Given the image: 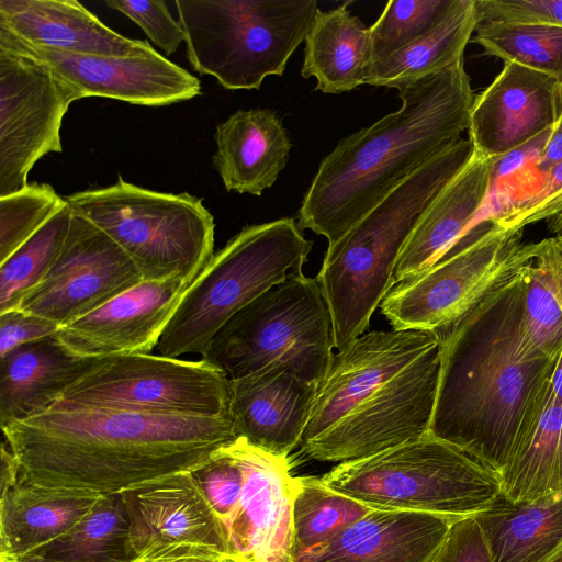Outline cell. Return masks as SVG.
Here are the masks:
<instances>
[{
	"instance_id": "2e32d148",
	"label": "cell",
	"mask_w": 562,
	"mask_h": 562,
	"mask_svg": "<svg viewBox=\"0 0 562 562\" xmlns=\"http://www.w3.org/2000/svg\"><path fill=\"white\" fill-rule=\"evenodd\" d=\"M240 441L244 482L223 522L228 558L240 562H293V479L288 458Z\"/></svg>"
},
{
	"instance_id": "603a6c76",
	"label": "cell",
	"mask_w": 562,
	"mask_h": 562,
	"mask_svg": "<svg viewBox=\"0 0 562 562\" xmlns=\"http://www.w3.org/2000/svg\"><path fill=\"white\" fill-rule=\"evenodd\" d=\"M0 31L77 55L131 56L154 49L147 41L111 30L76 0H0Z\"/></svg>"
},
{
	"instance_id": "9c48e42d",
	"label": "cell",
	"mask_w": 562,
	"mask_h": 562,
	"mask_svg": "<svg viewBox=\"0 0 562 562\" xmlns=\"http://www.w3.org/2000/svg\"><path fill=\"white\" fill-rule=\"evenodd\" d=\"M334 348L331 316L317 279L302 273L233 315L214 335L202 359L229 380L283 370L318 385Z\"/></svg>"
},
{
	"instance_id": "83f0119b",
	"label": "cell",
	"mask_w": 562,
	"mask_h": 562,
	"mask_svg": "<svg viewBox=\"0 0 562 562\" xmlns=\"http://www.w3.org/2000/svg\"><path fill=\"white\" fill-rule=\"evenodd\" d=\"M473 517L492 562H562V494L521 503L501 494Z\"/></svg>"
},
{
	"instance_id": "7a4b0ae2",
	"label": "cell",
	"mask_w": 562,
	"mask_h": 562,
	"mask_svg": "<svg viewBox=\"0 0 562 562\" xmlns=\"http://www.w3.org/2000/svg\"><path fill=\"white\" fill-rule=\"evenodd\" d=\"M440 367L438 333L393 328L362 334L334 353L301 452L341 463L428 436Z\"/></svg>"
},
{
	"instance_id": "7c38bea8",
	"label": "cell",
	"mask_w": 562,
	"mask_h": 562,
	"mask_svg": "<svg viewBox=\"0 0 562 562\" xmlns=\"http://www.w3.org/2000/svg\"><path fill=\"white\" fill-rule=\"evenodd\" d=\"M53 406L231 417V380L203 359L116 355L97 359Z\"/></svg>"
},
{
	"instance_id": "30bf717a",
	"label": "cell",
	"mask_w": 562,
	"mask_h": 562,
	"mask_svg": "<svg viewBox=\"0 0 562 562\" xmlns=\"http://www.w3.org/2000/svg\"><path fill=\"white\" fill-rule=\"evenodd\" d=\"M65 200L130 256L143 280L192 283L214 254V217L187 192H158L119 177L112 186Z\"/></svg>"
},
{
	"instance_id": "f546056e",
	"label": "cell",
	"mask_w": 562,
	"mask_h": 562,
	"mask_svg": "<svg viewBox=\"0 0 562 562\" xmlns=\"http://www.w3.org/2000/svg\"><path fill=\"white\" fill-rule=\"evenodd\" d=\"M535 244L524 269L520 347L528 358L553 359L562 349V244L555 237Z\"/></svg>"
},
{
	"instance_id": "1f68e13d",
	"label": "cell",
	"mask_w": 562,
	"mask_h": 562,
	"mask_svg": "<svg viewBox=\"0 0 562 562\" xmlns=\"http://www.w3.org/2000/svg\"><path fill=\"white\" fill-rule=\"evenodd\" d=\"M136 557L121 493H114L101 495L93 507L61 536L5 561L132 562Z\"/></svg>"
},
{
	"instance_id": "d6986e66",
	"label": "cell",
	"mask_w": 562,
	"mask_h": 562,
	"mask_svg": "<svg viewBox=\"0 0 562 562\" xmlns=\"http://www.w3.org/2000/svg\"><path fill=\"white\" fill-rule=\"evenodd\" d=\"M120 493L137 555L155 546L192 543L228 557L223 524L190 471L149 480Z\"/></svg>"
},
{
	"instance_id": "6da1fadb",
	"label": "cell",
	"mask_w": 562,
	"mask_h": 562,
	"mask_svg": "<svg viewBox=\"0 0 562 562\" xmlns=\"http://www.w3.org/2000/svg\"><path fill=\"white\" fill-rule=\"evenodd\" d=\"M2 432L20 480L108 495L190 471L237 438L231 417L52 406Z\"/></svg>"
},
{
	"instance_id": "74e56055",
	"label": "cell",
	"mask_w": 562,
	"mask_h": 562,
	"mask_svg": "<svg viewBox=\"0 0 562 562\" xmlns=\"http://www.w3.org/2000/svg\"><path fill=\"white\" fill-rule=\"evenodd\" d=\"M547 173L543 186L532 195L488 218L506 232L519 233L527 225L547 222L554 237L562 234V161Z\"/></svg>"
},
{
	"instance_id": "ab89813d",
	"label": "cell",
	"mask_w": 562,
	"mask_h": 562,
	"mask_svg": "<svg viewBox=\"0 0 562 562\" xmlns=\"http://www.w3.org/2000/svg\"><path fill=\"white\" fill-rule=\"evenodd\" d=\"M479 22L546 23L562 26V0H474Z\"/></svg>"
},
{
	"instance_id": "8fae6325",
	"label": "cell",
	"mask_w": 562,
	"mask_h": 562,
	"mask_svg": "<svg viewBox=\"0 0 562 562\" xmlns=\"http://www.w3.org/2000/svg\"><path fill=\"white\" fill-rule=\"evenodd\" d=\"M468 243L417 277L397 283L380 305L394 329L442 334L531 260L535 243L522 244L491 221L474 227Z\"/></svg>"
},
{
	"instance_id": "7402d4cb",
	"label": "cell",
	"mask_w": 562,
	"mask_h": 562,
	"mask_svg": "<svg viewBox=\"0 0 562 562\" xmlns=\"http://www.w3.org/2000/svg\"><path fill=\"white\" fill-rule=\"evenodd\" d=\"M496 162L473 151L467 165L441 189L400 254L395 284L417 277L457 251L487 198Z\"/></svg>"
},
{
	"instance_id": "9a60e30c",
	"label": "cell",
	"mask_w": 562,
	"mask_h": 562,
	"mask_svg": "<svg viewBox=\"0 0 562 562\" xmlns=\"http://www.w3.org/2000/svg\"><path fill=\"white\" fill-rule=\"evenodd\" d=\"M0 47L31 57L70 85L80 99L100 97L164 106L201 93L200 80L157 50L131 55H77L20 41L0 31Z\"/></svg>"
},
{
	"instance_id": "f1b7e54d",
	"label": "cell",
	"mask_w": 562,
	"mask_h": 562,
	"mask_svg": "<svg viewBox=\"0 0 562 562\" xmlns=\"http://www.w3.org/2000/svg\"><path fill=\"white\" fill-rule=\"evenodd\" d=\"M348 2L318 9L305 38L301 75L316 79V90L339 94L366 83L370 66V26L348 10Z\"/></svg>"
},
{
	"instance_id": "cb8c5ba5",
	"label": "cell",
	"mask_w": 562,
	"mask_h": 562,
	"mask_svg": "<svg viewBox=\"0 0 562 562\" xmlns=\"http://www.w3.org/2000/svg\"><path fill=\"white\" fill-rule=\"evenodd\" d=\"M550 372L527 404L499 474L501 494L512 502L562 494V394L552 386Z\"/></svg>"
},
{
	"instance_id": "4dcf8cb0",
	"label": "cell",
	"mask_w": 562,
	"mask_h": 562,
	"mask_svg": "<svg viewBox=\"0 0 562 562\" xmlns=\"http://www.w3.org/2000/svg\"><path fill=\"white\" fill-rule=\"evenodd\" d=\"M479 23L474 0H457L445 20L430 33L371 64L366 83L398 89L440 72L463 59Z\"/></svg>"
},
{
	"instance_id": "4fadbf2b",
	"label": "cell",
	"mask_w": 562,
	"mask_h": 562,
	"mask_svg": "<svg viewBox=\"0 0 562 562\" xmlns=\"http://www.w3.org/2000/svg\"><path fill=\"white\" fill-rule=\"evenodd\" d=\"M79 99L45 65L0 47V196L25 188L43 156L63 151V119Z\"/></svg>"
},
{
	"instance_id": "5b68a950",
	"label": "cell",
	"mask_w": 562,
	"mask_h": 562,
	"mask_svg": "<svg viewBox=\"0 0 562 562\" xmlns=\"http://www.w3.org/2000/svg\"><path fill=\"white\" fill-rule=\"evenodd\" d=\"M473 151L469 138H458L328 245L316 279L338 351L366 333L372 314L395 285L397 259L420 216Z\"/></svg>"
},
{
	"instance_id": "44dd1931",
	"label": "cell",
	"mask_w": 562,
	"mask_h": 562,
	"mask_svg": "<svg viewBox=\"0 0 562 562\" xmlns=\"http://www.w3.org/2000/svg\"><path fill=\"white\" fill-rule=\"evenodd\" d=\"M454 520L372 509L333 539L295 555L293 562H432Z\"/></svg>"
},
{
	"instance_id": "b9f144b4",
	"label": "cell",
	"mask_w": 562,
	"mask_h": 562,
	"mask_svg": "<svg viewBox=\"0 0 562 562\" xmlns=\"http://www.w3.org/2000/svg\"><path fill=\"white\" fill-rule=\"evenodd\" d=\"M59 328L56 323L20 308L0 313V358L22 345L53 336Z\"/></svg>"
},
{
	"instance_id": "d6a6232c",
	"label": "cell",
	"mask_w": 562,
	"mask_h": 562,
	"mask_svg": "<svg viewBox=\"0 0 562 562\" xmlns=\"http://www.w3.org/2000/svg\"><path fill=\"white\" fill-rule=\"evenodd\" d=\"M372 509L329 487L322 477L294 476L293 558L337 536Z\"/></svg>"
},
{
	"instance_id": "3957f363",
	"label": "cell",
	"mask_w": 562,
	"mask_h": 562,
	"mask_svg": "<svg viewBox=\"0 0 562 562\" xmlns=\"http://www.w3.org/2000/svg\"><path fill=\"white\" fill-rule=\"evenodd\" d=\"M525 267L440 334L441 367L429 435L499 474L527 404L555 359L528 358L521 350Z\"/></svg>"
},
{
	"instance_id": "836d02e7",
	"label": "cell",
	"mask_w": 562,
	"mask_h": 562,
	"mask_svg": "<svg viewBox=\"0 0 562 562\" xmlns=\"http://www.w3.org/2000/svg\"><path fill=\"white\" fill-rule=\"evenodd\" d=\"M74 211L66 204L0 263V313L18 308L57 261Z\"/></svg>"
},
{
	"instance_id": "ba28073f",
	"label": "cell",
	"mask_w": 562,
	"mask_h": 562,
	"mask_svg": "<svg viewBox=\"0 0 562 562\" xmlns=\"http://www.w3.org/2000/svg\"><path fill=\"white\" fill-rule=\"evenodd\" d=\"M187 57L228 90L259 89L282 76L305 41L316 0H176Z\"/></svg>"
},
{
	"instance_id": "4316f807",
	"label": "cell",
	"mask_w": 562,
	"mask_h": 562,
	"mask_svg": "<svg viewBox=\"0 0 562 562\" xmlns=\"http://www.w3.org/2000/svg\"><path fill=\"white\" fill-rule=\"evenodd\" d=\"M101 495L19 479L0 492V560H13L61 536Z\"/></svg>"
},
{
	"instance_id": "f35d334b",
	"label": "cell",
	"mask_w": 562,
	"mask_h": 562,
	"mask_svg": "<svg viewBox=\"0 0 562 562\" xmlns=\"http://www.w3.org/2000/svg\"><path fill=\"white\" fill-rule=\"evenodd\" d=\"M105 4L135 22L167 55L184 42V33L162 0H106Z\"/></svg>"
},
{
	"instance_id": "ffe728a7",
	"label": "cell",
	"mask_w": 562,
	"mask_h": 562,
	"mask_svg": "<svg viewBox=\"0 0 562 562\" xmlns=\"http://www.w3.org/2000/svg\"><path fill=\"white\" fill-rule=\"evenodd\" d=\"M317 387L283 370L231 380L229 414L236 438L288 458L300 446Z\"/></svg>"
},
{
	"instance_id": "ac0fdd59",
	"label": "cell",
	"mask_w": 562,
	"mask_h": 562,
	"mask_svg": "<svg viewBox=\"0 0 562 562\" xmlns=\"http://www.w3.org/2000/svg\"><path fill=\"white\" fill-rule=\"evenodd\" d=\"M190 284L180 278L143 280L61 326L55 336L68 350L83 358L149 353Z\"/></svg>"
},
{
	"instance_id": "60d3db41",
	"label": "cell",
	"mask_w": 562,
	"mask_h": 562,
	"mask_svg": "<svg viewBox=\"0 0 562 562\" xmlns=\"http://www.w3.org/2000/svg\"><path fill=\"white\" fill-rule=\"evenodd\" d=\"M432 562H492L483 532L474 519H456Z\"/></svg>"
},
{
	"instance_id": "8992f818",
	"label": "cell",
	"mask_w": 562,
	"mask_h": 562,
	"mask_svg": "<svg viewBox=\"0 0 562 562\" xmlns=\"http://www.w3.org/2000/svg\"><path fill=\"white\" fill-rule=\"evenodd\" d=\"M312 247L292 217L244 227L213 254L183 293L156 346L159 355L203 356L239 310L302 274Z\"/></svg>"
},
{
	"instance_id": "f6af8a7d",
	"label": "cell",
	"mask_w": 562,
	"mask_h": 562,
	"mask_svg": "<svg viewBox=\"0 0 562 562\" xmlns=\"http://www.w3.org/2000/svg\"><path fill=\"white\" fill-rule=\"evenodd\" d=\"M562 244V234L555 237Z\"/></svg>"
},
{
	"instance_id": "e575fe53",
	"label": "cell",
	"mask_w": 562,
	"mask_h": 562,
	"mask_svg": "<svg viewBox=\"0 0 562 562\" xmlns=\"http://www.w3.org/2000/svg\"><path fill=\"white\" fill-rule=\"evenodd\" d=\"M473 42L484 54L562 82V26L546 23L479 22Z\"/></svg>"
},
{
	"instance_id": "7bdbcfd3",
	"label": "cell",
	"mask_w": 562,
	"mask_h": 562,
	"mask_svg": "<svg viewBox=\"0 0 562 562\" xmlns=\"http://www.w3.org/2000/svg\"><path fill=\"white\" fill-rule=\"evenodd\" d=\"M231 558L214 548L173 543L151 547L139 553L132 562H229Z\"/></svg>"
},
{
	"instance_id": "484cf974",
	"label": "cell",
	"mask_w": 562,
	"mask_h": 562,
	"mask_svg": "<svg viewBox=\"0 0 562 562\" xmlns=\"http://www.w3.org/2000/svg\"><path fill=\"white\" fill-rule=\"evenodd\" d=\"M95 360L72 353L55 335L1 357V429L52 407Z\"/></svg>"
},
{
	"instance_id": "d590c367",
	"label": "cell",
	"mask_w": 562,
	"mask_h": 562,
	"mask_svg": "<svg viewBox=\"0 0 562 562\" xmlns=\"http://www.w3.org/2000/svg\"><path fill=\"white\" fill-rule=\"evenodd\" d=\"M457 0H391L370 26L372 63L386 58L430 33Z\"/></svg>"
},
{
	"instance_id": "d4e9b609",
	"label": "cell",
	"mask_w": 562,
	"mask_h": 562,
	"mask_svg": "<svg viewBox=\"0 0 562 562\" xmlns=\"http://www.w3.org/2000/svg\"><path fill=\"white\" fill-rule=\"evenodd\" d=\"M213 165L227 191L261 195L288 164L292 143L268 109L238 110L217 124Z\"/></svg>"
},
{
	"instance_id": "bcb514c9",
	"label": "cell",
	"mask_w": 562,
	"mask_h": 562,
	"mask_svg": "<svg viewBox=\"0 0 562 562\" xmlns=\"http://www.w3.org/2000/svg\"><path fill=\"white\" fill-rule=\"evenodd\" d=\"M0 562H13V561H5V560H0Z\"/></svg>"
},
{
	"instance_id": "ee69618b",
	"label": "cell",
	"mask_w": 562,
	"mask_h": 562,
	"mask_svg": "<svg viewBox=\"0 0 562 562\" xmlns=\"http://www.w3.org/2000/svg\"><path fill=\"white\" fill-rule=\"evenodd\" d=\"M560 161H562V114L555 126L549 132L540 150L537 166L540 170L548 172Z\"/></svg>"
},
{
	"instance_id": "8d00e7d4",
	"label": "cell",
	"mask_w": 562,
	"mask_h": 562,
	"mask_svg": "<svg viewBox=\"0 0 562 562\" xmlns=\"http://www.w3.org/2000/svg\"><path fill=\"white\" fill-rule=\"evenodd\" d=\"M66 204L47 183H31L0 196V263Z\"/></svg>"
},
{
	"instance_id": "52a82bcc",
	"label": "cell",
	"mask_w": 562,
	"mask_h": 562,
	"mask_svg": "<svg viewBox=\"0 0 562 562\" xmlns=\"http://www.w3.org/2000/svg\"><path fill=\"white\" fill-rule=\"evenodd\" d=\"M322 480L371 509L474 516L501 495V475L430 435L376 454L341 462Z\"/></svg>"
},
{
	"instance_id": "e0dca14e",
	"label": "cell",
	"mask_w": 562,
	"mask_h": 562,
	"mask_svg": "<svg viewBox=\"0 0 562 562\" xmlns=\"http://www.w3.org/2000/svg\"><path fill=\"white\" fill-rule=\"evenodd\" d=\"M562 114V82L515 63H504L493 82L475 95L469 120L474 151L498 160L550 132Z\"/></svg>"
},
{
	"instance_id": "5bb4252c",
	"label": "cell",
	"mask_w": 562,
	"mask_h": 562,
	"mask_svg": "<svg viewBox=\"0 0 562 562\" xmlns=\"http://www.w3.org/2000/svg\"><path fill=\"white\" fill-rule=\"evenodd\" d=\"M142 281L130 256L98 226L74 212L57 261L18 308L61 327Z\"/></svg>"
},
{
	"instance_id": "7dc6e473",
	"label": "cell",
	"mask_w": 562,
	"mask_h": 562,
	"mask_svg": "<svg viewBox=\"0 0 562 562\" xmlns=\"http://www.w3.org/2000/svg\"><path fill=\"white\" fill-rule=\"evenodd\" d=\"M229 562H240V561H235V560L231 559Z\"/></svg>"
},
{
	"instance_id": "277c9868",
	"label": "cell",
	"mask_w": 562,
	"mask_h": 562,
	"mask_svg": "<svg viewBox=\"0 0 562 562\" xmlns=\"http://www.w3.org/2000/svg\"><path fill=\"white\" fill-rule=\"evenodd\" d=\"M397 90L401 108L341 138L302 200L300 227L328 245L469 127L475 94L463 59Z\"/></svg>"
}]
</instances>
